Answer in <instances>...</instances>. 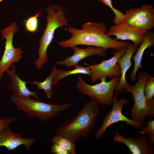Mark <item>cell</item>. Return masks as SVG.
<instances>
[{
    "instance_id": "obj_15",
    "label": "cell",
    "mask_w": 154,
    "mask_h": 154,
    "mask_svg": "<svg viewBox=\"0 0 154 154\" xmlns=\"http://www.w3.org/2000/svg\"><path fill=\"white\" fill-rule=\"evenodd\" d=\"M10 68V69L6 72L7 76L10 77L11 80V84L8 87L9 89L12 92L13 94L28 97L32 96L36 100H39L37 92L31 91L27 87L26 84L29 83V82L23 81L18 76L16 72L15 66L13 64Z\"/></svg>"
},
{
    "instance_id": "obj_23",
    "label": "cell",
    "mask_w": 154,
    "mask_h": 154,
    "mask_svg": "<svg viewBox=\"0 0 154 154\" xmlns=\"http://www.w3.org/2000/svg\"><path fill=\"white\" fill-rule=\"evenodd\" d=\"M104 4L109 7L113 11L115 16L114 18V22L115 24H119L123 22L124 17V14L113 6L112 0H98Z\"/></svg>"
},
{
    "instance_id": "obj_20",
    "label": "cell",
    "mask_w": 154,
    "mask_h": 154,
    "mask_svg": "<svg viewBox=\"0 0 154 154\" xmlns=\"http://www.w3.org/2000/svg\"><path fill=\"white\" fill-rule=\"evenodd\" d=\"M130 25L133 28L148 31L154 27V13L145 16Z\"/></svg>"
},
{
    "instance_id": "obj_17",
    "label": "cell",
    "mask_w": 154,
    "mask_h": 154,
    "mask_svg": "<svg viewBox=\"0 0 154 154\" xmlns=\"http://www.w3.org/2000/svg\"><path fill=\"white\" fill-rule=\"evenodd\" d=\"M154 13L152 5L145 4L141 7L130 9L125 11L123 22L130 25L145 16Z\"/></svg>"
},
{
    "instance_id": "obj_21",
    "label": "cell",
    "mask_w": 154,
    "mask_h": 154,
    "mask_svg": "<svg viewBox=\"0 0 154 154\" xmlns=\"http://www.w3.org/2000/svg\"><path fill=\"white\" fill-rule=\"evenodd\" d=\"M53 143L60 144L66 149L69 154H76V144L68 138L61 135H55L51 139Z\"/></svg>"
},
{
    "instance_id": "obj_18",
    "label": "cell",
    "mask_w": 154,
    "mask_h": 154,
    "mask_svg": "<svg viewBox=\"0 0 154 154\" xmlns=\"http://www.w3.org/2000/svg\"><path fill=\"white\" fill-rule=\"evenodd\" d=\"M73 70L65 71L63 70H59L56 68L55 65L53 68L54 70L53 79L54 85L56 84L59 81L65 77L72 74H83L89 75L90 77L92 74L91 71L89 67L81 66L79 64L74 67Z\"/></svg>"
},
{
    "instance_id": "obj_25",
    "label": "cell",
    "mask_w": 154,
    "mask_h": 154,
    "mask_svg": "<svg viewBox=\"0 0 154 154\" xmlns=\"http://www.w3.org/2000/svg\"><path fill=\"white\" fill-rule=\"evenodd\" d=\"M139 133L144 135L148 134L149 138L154 145V120H150L147 122V125L145 127H143V129L138 131Z\"/></svg>"
},
{
    "instance_id": "obj_9",
    "label": "cell",
    "mask_w": 154,
    "mask_h": 154,
    "mask_svg": "<svg viewBox=\"0 0 154 154\" xmlns=\"http://www.w3.org/2000/svg\"><path fill=\"white\" fill-rule=\"evenodd\" d=\"M126 48L115 51L112 57L104 60L100 64L91 65L84 62L83 64L89 67L91 71L92 74L90 76L91 82H94L103 77L108 78L120 76V66L117 62L125 54Z\"/></svg>"
},
{
    "instance_id": "obj_16",
    "label": "cell",
    "mask_w": 154,
    "mask_h": 154,
    "mask_svg": "<svg viewBox=\"0 0 154 154\" xmlns=\"http://www.w3.org/2000/svg\"><path fill=\"white\" fill-rule=\"evenodd\" d=\"M137 49L135 54L131 57L134 62L133 70L129 78L133 82L136 80V75L138 69L143 68L141 63L142 57L145 50L147 48L154 45V33L153 32H147L145 35L143 41Z\"/></svg>"
},
{
    "instance_id": "obj_12",
    "label": "cell",
    "mask_w": 154,
    "mask_h": 154,
    "mask_svg": "<svg viewBox=\"0 0 154 154\" xmlns=\"http://www.w3.org/2000/svg\"><path fill=\"white\" fill-rule=\"evenodd\" d=\"M36 141L35 138H22L21 133L14 132L9 126L0 131V147H5L9 150H14L22 145L29 150Z\"/></svg>"
},
{
    "instance_id": "obj_7",
    "label": "cell",
    "mask_w": 154,
    "mask_h": 154,
    "mask_svg": "<svg viewBox=\"0 0 154 154\" xmlns=\"http://www.w3.org/2000/svg\"><path fill=\"white\" fill-rule=\"evenodd\" d=\"M19 28L15 22L1 31L2 40H5V50L0 60V83L4 73L8 70L12 64L19 61L25 52L20 47H15L13 43V35L18 32Z\"/></svg>"
},
{
    "instance_id": "obj_24",
    "label": "cell",
    "mask_w": 154,
    "mask_h": 154,
    "mask_svg": "<svg viewBox=\"0 0 154 154\" xmlns=\"http://www.w3.org/2000/svg\"><path fill=\"white\" fill-rule=\"evenodd\" d=\"M40 13L41 12H40L37 13L35 15L29 17L25 21V25L27 31L34 33L37 31L38 26V18Z\"/></svg>"
},
{
    "instance_id": "obj_5",
    "label": "cell",
    "mask_w": 154,
    "mask_h": 154,
    "mask_svg": "<svg viewBox=\"0 0 154 154\" xmlns=\"http://www.w3.org/2000/svg\"><path fill=\"white\" fill-rule=\"evenodd\" d=\"M149 75L147 72H140L138 76V81L135 85L115 94L124 92L131 93L134 101L130 112L131 117L132 119L143 125L146 117L154 116V98L147 101L144 90L145 82Z\"/></svg>"
},
{
    "instance_id": "obj_6",
    "label": "cell",
    "mask_w": 154,
    "mask_h": 154,
    "mask_svg": "<svg viewBox=\"0 0 154 154\" xmlns=\"http://www.w3.org/2000/svg\"><path fill=\"white\" fill-rule=\"evenodd\" d=\"M107 78L105 77H102L100 79V83L90 85L84 81L82 76L78 75L76 86L83 95L95 99L102 105H111L112 104L114 91L120 81V76H114L108 82L106 81Z\"/></svg>"
},
{
    "instance_id": "obj_1",
    "label": "cell",
    "mask_w": 154,
    "mask_h": 154,
    "mask_svg": "<svg viewBox=\"0 0 154 154\" xmlns=\"http://www.w3.org/2000/svg\"><path fill=\"white\" fill-rule=\"evenodd\" d=\"M70 38L58 43L63 48H71L78 45H84L102 48H112L117 51L126 48L130 43L112 39L106 34L108 28L103 21L88 22L83 25L81 29L68 26Z\"/></svg>"
},
{
    "instance_id": "obj_27",
    "label": "cell",
    "mask_w": 154,
    "mask_h": 154,
    "mask_svg": "<svg viewBox=\"0 0 154 154\" xmlns=\"http://www.w3.org/2000/svg\"><path fill=\"white\" fill-rule=\"evenodd\" d=\"M14 117L6 116L0 119V131L9 126L15 120Z\"/></svg>"
},
{
    "instance_id": "obj_8",
    "label": "cell",
    "mask_w": 154,
    "mask_h": 154,
    "mask_svg": "<svg viewBox=\"0 0 154 154\" xmlns=\"http://www.w3.org/2000/svg\"><path fill=\"white\" fill-rule=\"evenodd\" d=\"M128 103L127 99L122 98L119 100L116 96H114L112 110L105 117L101 126L95 132L94 135L96 139H100L106 129L111 125L119 121H125L127 124L139 129L143 126L132 119L127 118L122 114V110L123 106Z\"/></svg>"
},
{
    "instance_id": "obj_19",
    "label": "cell",
    "mask_w": 154,
    "mask_h": 154,
    "mask_svg": "<svg viewBox=\"0 0 154 154\" xmlns=\"http://www.w3.org/2000/svg\"><path fill=\"white\" fill-rule=\"evenodd\" d=\"M54 70L53 68L50 74L43 82H39L35 81L34 82H29L31 85L36 86L38 90H43L48 98H50L53 93V85Z\"/></svg>"
},
{
    "instance_id": "obj_13",
    "label": "cell",
    "mask_w": 154,
    "mask_h": 154,
    "mask_svg": "<svg viewBox=\"0 0 154 154\" xmlns=\"http://www.w3.org/2000/svg\"><path fill=\"white\" fill-rule=\"evenodd\" d=\"M71 48L74 52L73 54L67 57L63 60L56 62V65H63L67 68L74 67L78 64V62L82 60L87 57L93 56L104 57L106 54L107 50L102 48H95L94 46H90L86 48H83L74 46Z\"/></svg>"
},
{
    "instance_id": "obj_10",
    "label": "cell",
    "mask_w": 154,
    "mask_h": 154,
    "mask_svg": "<svg viewBox=\"0 0 154 154\" xmlns=\"http://www.w3.org/2000/svg\"><path fill=\"white\" fill-rule=\"evenodd\" d=\"M146 30L133 28L124 22L111 26L107 30L106 34L109 36H115L117 40H130L133 42V45L139 46L142 43Z\"/></svg>"
},
{
    "instance_id": "obj_3",
    "label": "cell",
    "mask_w": 154,
    "mask_h": 154,
    "mask_svg": "<svg viewBox=\"0 0 154 154\" xmlns=\"http://www.w3.org/2000/svg\"><path fill=\"white\" fill-rule=\"evenodd\" d=\"M10 99L17 110L24 112L27 117L37 118L44 121L54 118L60 112L70 108L72 105L70 102L60 104L46 103L13 94L10 96Z\"/></svg>"
},
{
    "instance_id": "obj_2",
    "label": "cell",
    "mask_w": 154,
    "mask_h": 154,
    "mask_svg": "<svg viewBox=\"0 0 154 154\" xmlns=\"http://www.w3.org/2000/svg\"><path fill=\"white\" fill-rule=\"evenodd\" d=\"M100 112L99 103L94 98L86 102L78 114L58 126L54 134L66 137L75 143L88 135L94 129Z\"/></svg>"
},
{
    "instance_id": "obj_29",
    "label": "cell",
    "mask_w": 154,
    "mask_h": 154,
    "mask_svg": "<svg viewBox=\"0 0 154 154\" xmlns=\"http://www.w3.org/2000/svg\"></svg>"
},
{
    "instance_id": "obj_14",
    "label": "cell",
    "mask_w": 154,
    "mask_h": 154,
    "mask_svg": "<svg viewBox=\"0 0 154 154\" xmlns=\"http://www.w3.org/2000/svg\"><path fill=\"white\" fill-rule=\"evenodd\" d=\"M138 46H134L133 43H130L126 47L125 54L117 62L119 64L121 69L120 80L116 86L115 90L121 91L130 88L131 85L129 84L125 78L126 72L131 66V59L134 53L137 51Z\"/></svg>"
},
{
    "instance_id": "obj_26",
    "label": "cell",
    "mask_w": 154,
    "mask_h": 154,
    "mask_svg": "<svg viewBox=\"0 0 154 154\" xmlns=\"http://www.w3.org/2000/svg\"><path fill=\"white\" fill-rule=\"evenodd\" d=\"M51 147L50 153L56 154H69L67 150L59 144L54 143Z\"/></svg>"
},
{
    "instance_id": "obj_11",
    "label": "cell",
    "mask_w": 154,
    "mask_h": 154,
    "mask_svg": "<svg viewBox=\"0 0 154 154\" xmlns=\"http://www.w3.org/2000/svg\"><path fill=\"white\" fill-rule=\"evenodd\" d=\"M123 143L132 154H153L154 145L149 137L145 136L136 138H126L121 135L116 131L112 142Z\"/></svg>"
},
{
    "instance_id": "obj_4",
    "label": "cell",
    "mask_w": 154,
    "mask_h": 154,
    "mask_svg": "<svg viewBox=\"0 0 154 154\" xmlns=\"http://www.w3.org/2000/svg\"><path fill=\"white\" fill-rule=\"evenodd\" d=\"M46 10L47 13L46 28L39 41L38 58L35 61V66L38 69H41L47 62L48 48L54 38L55 30L69 24L64 10L62 7L50 5L46 7Z\"/></svg>"
},
{
    "instance_id": "obj_28",
    "label": "cell",
    "mask_w": 154,
    "mask_h": 154,
    "mask_svg": "<svg viewBox=\"0 0 154 154\" xmlns=\"http://www.w3.org/2000/svg\"><path fill=\"white\" fill-rule=\"evenodd\" d=\"M2 40L1 38H0V44L1 42V40ZM1 48L0 47V57H1Z\"/></svg>"
},
{
    "instance_id": "obj_22",
    "label": "cell",
    "mask_w": 154,
    "mask_h": 154,
    "mask_svg": "<svg viewBox=\"0 0 154 154\" xmlns=\"http://www.w3.org/2000/svg\"><path fill=\"white\" fill-rule=\"evenodd\" d=\"M144 90L147 101L151 100L154 96V78L149 75L145 82Z\"/></svg>"
}]
</instances>
